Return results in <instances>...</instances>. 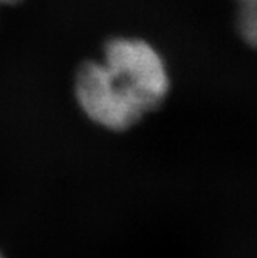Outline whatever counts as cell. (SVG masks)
<instances>
[{
    "label": "cell",
    "instance_id": "6da1fadb",
    "mask_svg": "<svg viewBox=\"0 0 257 258\" xmlns=\"http://www.w3.org/2000/svg\"><path fill=\"white\" fill-rule=\"evenodd\" d=\"M169 78L165 62L139 39H113L104 60L81 65L76 75V99L82 111L101 127L123 132L165 101Z\"/></svg>",
    "mask_w": 257,
    "mask_h": 258
},
{
    "label": "cell",
    "instance_id": "7a4b0ae2",
    "mask_svg": "<svg viewBox=\"0 0 257 258\" xmlns=\"http://www.w3.org/2000/svg\"><path fill=\"white\" fill-rule=\"evenodd\" d=\"M20 2V0H0V4H16Z\"/></svg>",
    "mask_w": 257,
    "mask_h": 258
},
{
    "label": "cell",
    "instance_id": "3957f363",
    "mask_svg": "<svg viewBox=\"0 0 257 258\" xmlns=\"http://www.w3.org/2000/svg\"><path fill=\"white\" fill-rule=\"evenodd\" d=\"M0 258H4V255H2V252H0Z\"/></svg>",
    "mask_w": 257,
    "mask_h": 258
}]
</instances>
